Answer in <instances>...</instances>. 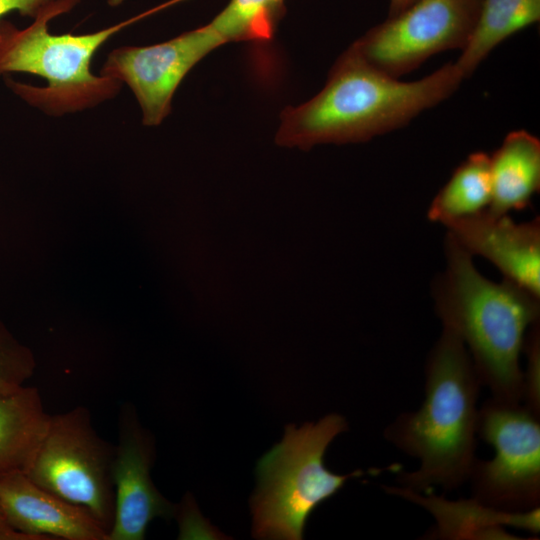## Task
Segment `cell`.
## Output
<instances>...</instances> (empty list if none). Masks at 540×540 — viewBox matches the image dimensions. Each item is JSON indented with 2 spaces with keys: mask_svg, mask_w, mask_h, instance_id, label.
Returning a JSON list of instances; mask_svg holds the SVG:
<instances>
[{
  "mask_svg": "<svg viewBox=\"0 0 540 540\" xmlns=\"http://www.w3.org/2000/svg\"><path fill=\"white\" fill-rule=\"evenodd\" d=\"M448 63L416 81H400L367 62L350 46L331 68L322 90L280 115L275 141L310 149L323 143L364 142L407 125L450 97L464 80Z\"/></svg>",
  "mask_w": 540,
  "mask_h": 540,
  "instance_id": "1",
  "label": "cell"
},
{
  "mask_svg": "<svg viewBox=\"0 0 540 540\" xmlns=\"http://www.w3.org/2000/svg\"><path fill=\"white\" fill-rule=\"evenodd\" d=\"M445 254L446 269L433 288L443 327L462 340L493 398L520 403V356L528 328L539 320L540 298L505 278L496 283L483 276L472 255L448 235Z\"/></svg>",
  "mask_w": 540,
  "mask_h": 540,
  "instance_id": "2",
  "label": "cell"
},
{
  "mask_svg": "<svg viewBox=\"0 0 540 540\" xmlns=\"http://www.w3.org/2000/svg\"><path fill=\"white\" fill-rule=\"evenodd\" d=\"M425 398L415 412L398 416L384 435L420 461L401 472V487L421 493L457 489L475 463L480 380L462 340L444 328L426 364Z\"/></svg>",
  "mask_w": 540,
  "mask_h": 540,
  "instance_id": "3",
  "label": "cell"
},
{
  "mask_svg": "<svg viewBox=\"0 0 540 540\" xmlns=\"http://www.w3.org/2000/svg\"><path fill=\"white\" fill-rule=\"evenodd\" d=\"M79 1L54 0L25 28L0 20V77L14 94L50 116L94 108L122 87L117 79L93 74L91 63L99 48L135 19L88 34H51L49 21Z\"/></svg>",
  "mask_w": 540,
  "mask_h": 540,
  "instance_id": "4",
  "label": "cell"
},
{
  "mask_svg": "<svg viewBox=\"0 0 540 540\" xmlns=\"http://www.w3.org/2000/svg\"><path fill=\"white\" fill-rule=\"evenodd\" d=\"M347 429L345 419L330 414L300 428L287 425L282 441L257 463V490L251 500L253 536L301 540L313 510L335 495L362 470L338 475L325 467L324 455L334 438Z\"/></svg>",
  "mask_w": 540,
  "mask_h": 540,
  "instance_id": "5",
  "label": "cell"
},
{
  "mask_svg": "<svg viewBox=\"0 0 540 540\" xmlns=\"http://www.w3.org/2000/svg\"><path fill=\"white\" fill-rule=\"evenodd\" d=\"M114 446L95 430L82 406L51 415L25 474L52 494L84 508L108 532L115 512Z\"/></svg>",
  "mask_w": 540,
  "mask_h": 540,
  "instance_id": "6",
  "label": "cell"
},
{
  "mask_svg": "<svg viewBox=\"0 0 540 540\" xmlns=\"http://www.w3.org/2000/svg\"><path fill=\"white\" fill-rule=\"evenodd\" d=\"M520 403L492 398L478 412L477 434L494 451L475 460L469 480L473 498L501 511L524 512L540 499V424Z\"/></svg>",
  "mask_w": 540,
  "mask_h": 540,
  "instance_id": "7",
  "label": "cell"
},
{
  "mask_svg": "<svg viewBox=\"0 0 540 540\" xmlns=\"http://www.w3.org/2000/svg\"><path fill=\"white\" fill-rule=\"evenodd\" d=\"M481 4L482 0H417L351 46L375 68L399 78L437 53L462 50Z\"/></svg>",
  "mask_w": 540,
  "mask_h": 540,
  "instance_id": "8",
  "label": "cell"
},
{
  "mask_svg": "<svg viewBox=\"0 0 540 540\" xmlns=\"http://www.w3.org/2000/svg\"><path fill=\"white\" fill-rule=\"evenodd\" d=\"M222 39L207 24L168 41L113 49L100 75L117 79L133 92L145 126H158L169 115L176 89L188 72Z\"/></svg>",
  "mask_w": 540,
  "mask_h": 540,
  "instance_id": "9",
  "label": "cell"
},
{
  "mask_svg": "<svg viewBox=\"0 0 540 540\" xmlns=\"http://www.w3.org/2000/svg\"><path fill=\"white\" fill-rule=\"evenodd\" d=\"M153 456L152 441L134 407L124 403L118 414V443L112 461L115 512L107 540H143L155 518L170 519L176 514V507L152 482Z\"/></svg>",
  "mask_w": 540,
  "mask_h": 540,
  "instance_id": "10",
  "label": "cell"
},
{
  "mask_svg": "<svg viewBox=\"0 0 540 540\" xmlns=\"http://www.w3.org/2000/svg\"><path fill=\"white\" fill-rule=\"evenodd\" d=\"M469 254L494 264L503 278L540 298V220L515 222L485 210L445 225Z\"/></svg>",
  "mask_w": 540,
  "mask_h": 540,
  "instance_id": "11",
  "label": "cell"
},
{
  "mask_svg": "<svg viewBox=\"0 0 540 540\" xmlns=\"http://www.w3.org/2000/svg\"><path fill=\"white\" fill-rule=\"evenodd\" d=\"M0 511L12 527L36 540H107L88 511L40 487L24 472L0 476Z\"/></svg>",
  "mask_w": 540,
  "mask_h": 540,
  "instance_id": "12",
  "label": "cell"
},
{
  "mask_svg": "<svg viewBox=\"0 0 540 540\" xmlns=\"http://www.w3.org/2000/svg\"><path fill=\"white\" fill-rule=\"evenodd\" d=\"M387 492L416 503L435 518L431 538L439 539H518L506 526L537 534L540 531L539 506L524 512H506L488 507L474 498L450 501L432 490L421 495L404 487H385Z\"/></svg>",
  "mask_w": 540,
  "mask_h": 540,
  "instance_id": "13",
  "label": "cell"
},
{
  "mask_svg": "<svg viewBox=\"0 0 540 540\" xmlns=\"http://www.w3.org/2000/svg\"><path fill=\"white\" fill-rule=\"evenodd\" d=\"M492 198L487 211L508 214L530 205L540 189V141L525 130L510 132L490 156Z\"/></svg>",
  "mask_w": 540,
  "mask_h": 540,
  "instance_id": "14",
  "label": "cell"
},
{
  "mask_svg": "<svg viewBox=\"0 0 540 540\" xmlns=\"http://www.w3.org/2000/svg\"><path fill=\"white\" fill-rule=\"evenodd\" d=\"M50 416L35 387L0 392V476L28 470Z\"/></svg>",
  "mask_w": 540,
  "mask_h": 540,
  "instance_id": "15",
  "label": "cell"
},
{
  "mask_svg": "<svg viewBox=\"0 0 540 540\" xmlns=\"http://www.w3.org/2000/svg\"><path fill=\"white\" fill-rule=\"evenodd\" d=\"M540 20V0H482L474 29L455 62L469 77L501 42Z\"/></svg>",
  "mask_w": 540,
  "mask_h": 540,
  "instance_id": "16",
  "label": "cell"
},
{
  "mask_svg": "<svg viewBox=\"0 0 540 540\" xmlns=\"http://www.w3.org/2000/svg\"><path fill=\"white\" fill-rule=\"evenodd\" d=\"M492 198L490 156L470 154L432 200L427 216L444 226L488 209Z\"/></svg>",
  "mask_w": 540,
  "mask_h": 540,
  "instance_id": "17",
  "label": "cell"
},
{
  "mask_svg": "<svg viewBox=\"0 0 540 540\" xmlns=\"http://www.w3.org/2000/svg\"><path fill=\"white\" fill-rule=\"evenodd\" d=\"M285 14L284 0H230L208 24L224 44L272 38Z\"/></svg>",
  "mask_w": 540,
  "mask_h": 540,
  "instance_id": "18",
  "label": "cell"
},
{
  "mask_svg": "<svg viewBox=\"0 0 540 540\" xmlns=\"http://www.w3.org/2000/svg\"><path fill=\"white\" fill-rule=\"evenodd\" d=\"M35 366L31 351L0 321V392H12L26 385Z\"/></svg>",
  "mask_w": 540,
  "mask_h": 540,
  "instance_id": "19",
  "label": "cell"
},
{
  "mask_svg": "<svg viewBox=\"0 0 540 540\" xmlns=\"http://www.w3.org/2000/svg\"><path fill=\"white\" fill-rule=\"evenodd\" d=\"M524 350L527 353V374L524 377L523 399L528 407L535 414L539 415V375H540V341L538 324L531 326L529 338L526 337Z\"/></svg>",
  "mask_w": 540,
  "mask_h": 540,
  "instance_id": "20",
  "label": "cell"
},
{
  "mask_svg": "<svg viewBox=\"0 0 540 540\" xmlns=\"http://www.w3.org/2000/svg\"><path fill=\"white\" fill-rule=\"evenodd\" d=\"M54 0H0V20L13 11L22 16L36 18Z\"/></svg>",
  "mask_w": 540,
  "mask_h": 540,
  "instance_id": "21",
  "label": "cell"
},
{
  "mask_svg": "<svg viewBox=\"0 0 540 540\" xmlns=\"http://www.w3.org/2000/svg\"><path fill=\"white\" fill-rule=\"evenodd\" d=\"M0 540H36L34 537L18 531L0 516Z\"/></svg>",
  "mask_w": 540,
  "mask_h": 540,
  "instance_id": "22",
  "label": "cell"
},
{
  "mask_svg": "<svg viewBox=\"0 0 540 540\" xmlns=\"http://www.w3.org/2000/svg\"><path fill=\"white\" fill-rule=\"evenodd\" d=\"M417 0H389L388 17L395 16Z\"/></svg>",
  "mask_w": 540,
  "mask_h": 540,
  "instance_id": "23",
  "label": "cell"
},
{
  "mask_svg": "<svg viewBox=\"0 0 540 540\" xmlns=\"http://www.w3.org/2000/svg\"><path fill=\"white\" fill-rule=\"evenodd\" d=\"M124 0H108L110 6L116 7L119 6Z\"/></svg>",
  "mask_w": 540,
  "mask_h": 540,
  "instance_id": "24",
  "label": "cell"
},
{
  "mask_svg": "<svg viewBox=\"0 0 540 540\" xmlns=\"http://www.w3.org/2000/svg\"><path fill=\"white\" fill-rule=\"evenodd\" d=\"M0 516H2L1 511H0Z\"/></svg>",
  "mask_w": 540,
  "mask_h": 540,
  "instance_id": "25",
  "label": "cell"
}]
</instances>
